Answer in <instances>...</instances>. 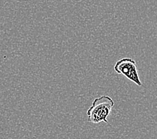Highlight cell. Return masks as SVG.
<instances>
[{
  "label": "cell",
  "mask_w": 157,
  "mask_h": 139,
  "mask_svg": "<svg viewBox=\"0 0 157 139\" xmlns=\"http://www.w3.org/2000/svg\"><path fill=\"white\" fill-rule=\"evenodd\" d=\"M114 106V100L110 96H102L96 98L87 110L88 121L94 124L102 122L108 123L107 118L110 115Z\"/></svg>",
  "instance_id": "cell-1"
},
{
  "label": "cell",
  "mask_w": 157,
  "mask_h": 139,
  "mask_svg": "<svg viewBox=\"0 0 157 139\" xmlns=\"http://www.w3.org/2000/svg\"><path fill=\"white\" fill-rule=\"evenodd\" d=\"M114 69L116 72L122 74L137 86H143L137 72L136 62L133 59L129 58H122L116 63Z\"/></svg>",
  "instance_id": "cell-2"
}]
</instances>
